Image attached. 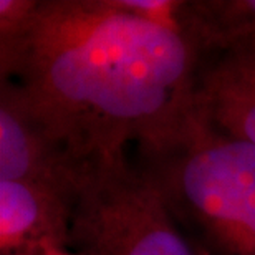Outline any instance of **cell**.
<instances>
[{
  "label": "cell",
  "mask_w": 255,
  "mask_h": 255,
  "mask_svg": "<svg viewBox=\"0 0 255 255\" xmlns=\"http://www.w3.org/2000/svg\"><path fill=\"white\" fill-rule=\"evenodd\" d=\"M199 50L125 0H37L0 32V73L80 167L169 151L196 116Z\"/></svg>",
  "instance_id": "cell-1"
},
{
  "label": "cell",
  "mask_w": 255,
  "mask_h": 255,
  "mask_svg": "<svg viewBox=\"0 0 255 255\" xmlns=\"http://www.w3.org/2000/svg\"><path fill=\"white\" fill-rule=\"evenodd\" d=\"M147 159L177 217L207 244V255H255V146L196 113L169 151Z\"/></svg>",
  "instance_id": "cell-2"
},
{
  "label": "cell",
  "mask_w": 255,
  "mask_h": 255,
  "mask_svg": "<svg viewBox=\"0 0 255 255\" xmlns=\"http://www.w3.org/2000/svg\"><path fill=\"white\" fill-rule=\"evenodd\" d=\"M66 247L78 255H204L181 229L156 172L126 156L81 172Z\"/></svg>",
  "instance_id": "cell-3"
},
{
  "label": "cell",
  "mask_w": 255,
  "mask_h": 255,
  "mask_svg": "<svg viewBox=\"0 0 255 255\" xmlns=\"http://www.w3.org/2000/svg\"><path fill=\"white\" fill-rule=\"evenodd\" d=\"M80 167L8 81L0 88V181L27 182L73 202Z\"/></svg>",
  "instance_id": "cell-4"
},
{
  "label": "cell",
  "mask_w": 255,
  "mask_h": 255,
  "mask_svg": "<svg viewBox=\"0 0 255 255\" xmlns=\"http://www.w3.org/2000/svg\"><path fill=\"white\" fill-rule=\"evenodd\" d=\"M196 113L214 129L255 146V45L199 70Z\"/></svg>",
  "instance_id": "cell-5"
},
{
  "label": "cell",
  "mask_w": 255,
  "mask_h": 255,
  "mask_svg": "<svg viewBox=\"0 0 255 255\" xmlns=\"http://www.w3.org/2000/svg\"><path fill=\"white\" fill-rule=\"evenodd\" d=\"M71 201L43 187L0 181V255H43L68 242Z\"/></svg>",
  "instance_id": "cell-6"
},
{
  "label": "cell",
  "mask_w": 255,
  "mask_h": 255,
  "mask_svg": "<svg viewBox=\"0 0 255 255\" xmlns=\"http://www.w3.org/2000/svg\"><path fill=\"white\" fill-rule=\"evenodd\" d=\"M177 22L199 53L255 45V0L181 2Z\"/></svg>",
  "instance_id": "cell-7"
},
{
  "label": "cell",
  "mask_w": 255,
  "mask_h": 255,
  "mask_svg": "<svg viewBox=\"0 0 255 255\" xmlns=\"http://www.w3.org/2000/svg\"><path fill=\"white\" fill-rule=\"evenodd\" d=\"M43 255H78V254H75L73 251H70V249L65 246H55V247L47 249Z\"/></svg>",
  "instance_id": "cell-8"
}]
</instances>
